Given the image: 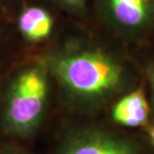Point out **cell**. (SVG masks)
Listing matches in <instances>:
<instances>
[{"label": "cell", "mask_w": 154, "mask_h": 154, "mask_svg": "<svg viewBox=\"0 0 154 154\" xmlns=\"http://www.w3.org/2000/svg\"><path fill=\"white\" fill-rule=\"evenodd\" d=\"M52 68L63 85L80 96H96L114 89L121 79L116 63L96 51H83L58 57Z\"/></svg>", "instance_id": "1"}, {"label": "cell", "mask_w": 154, "mask_h": 154, "mask_svg": "<svg viewBox=\"0 0 154 154\" xmlns=\"http://www.w3.org/2000/svg\"><path fill=\"white\" fill-rule=\"evenodd\" d=\"M47 80L41 69L31 67L14 77L6 94L2 121L6 131L26 135L37 126L47 97Z\"/></svg>", "instance_id": "2"}, {"label": "cell", "mask_w": 154, "mask_h": 154, "mask_svg": "<svg viewBox=\"0 0 154 154\" xmlns=\"http://www.w3.org/2000/svg\"><path fill=\"white\" fill-rule=\"evenodd\" d=\"M61 154H135L120 140L101 134H81L72 138Z\"/></svg>", "instance_id": "3"}, {"label": "cell", "mask_w": 154, "mask_h": 154, "mask_svg": "<svg viewBox=\"0 0 154 154\" xmlns=\"http://www.w3.org/2000/svg\"><path fill=\"white\" fill-rule=\"evenodd\" d=\"M148 115L149 106L142 90H135L125 95L115 104L112 111L115 122L129 127L143 125Z\"/></svg>", "instance_id": "4"}, {"label": "cell", "mask_w": 154, "mask_h": 154, "mask_svg": "<svg viewBox=\"0 0 154 154\" xmlns=\"http://www.w3.org/2000/svg\"><path fill=\"white\" fill-rule=\"evenodd\" d=\"M17 25L24 39L38 42L50 35L53 28V18L42 7L30 6L21 11Z\"/></svg>", "instance_id": "5"}, {"label": "cell", "mask_w": 154, "mask_h": 154, "mask_svg": "<svg viewBox=\"0 0 154 154\" xmlns=\"http://www.w3.org/2000/svg\"><path fill=\"white\" fill-rule=\"evenodd\" d=\"M112 13L119 23L138 26L148 16V0H110Z\"/></svg>", "instance_id": "6"}, {"label": "cell", "mask_w": 154, "mask_h": 154, "mask_svg": "<svg viewBox=\"0 0 154 154\" xmlns=\"http://www.w3.org/2000/svg\"><path fill=\"white\" fill-rule=\"evenodd\" d=\"M65 5L72 8H81L84 0H60Z\"/></svg>", "instance_id": "7"}, {"label": "cell", "mask_w": 154, "mask_h": 154, "mask_svg": "<svg viewBox=\"0 0 154 154\" xmlns=\"http://www.w3.org/2000/svg\"><path fill=\"white\" fill-rule=\"evenodd\" d=\"M150 137H151L152 143H153V145H154V127H152L151 130H150Z\"/></svg>", "instance_id": "8"}, {"label": "cell", "mask_w": 154, "mask_h": 154, "mask_svg": "<svg viewBox=\"0 0 154 154\" xmlns=\"http://www.w3.org/2000/svg\"><path fill=\"white\" fill-rule=\"evenodd\" d=\"M5 154H24V153H19V152H8Z\"/></svg>", "instance_id": "9"}, {"label": "cell", "mask_w": 154, "mask_h": 154, "mask_svg": "<svg viewBox=\"0 0 154 154\" xmlns=\"http://www.w3.org/2000/svg\"><path fill=\"white\" fill-rule=\"evenodd\" d=\"M153 90H154V79H153Z\"/></svg>", "instance_id": "10"}]
</instances>
